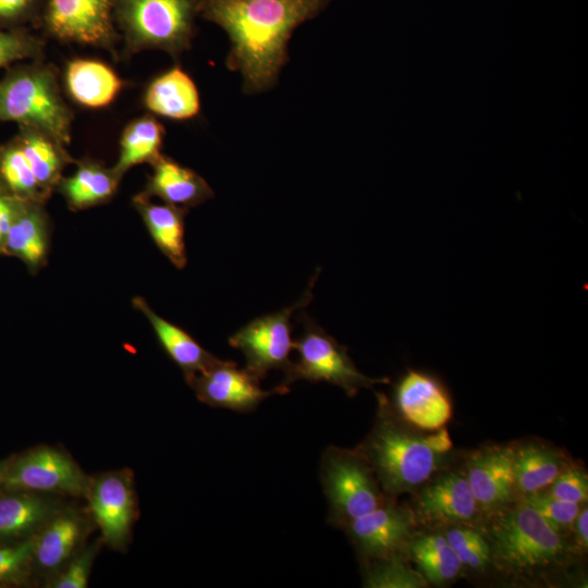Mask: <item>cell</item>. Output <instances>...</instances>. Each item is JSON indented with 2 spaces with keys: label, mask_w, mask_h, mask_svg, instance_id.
Returning <instances> with one entry per match:
<instances>
[{
  "label": "cell",
  "mask_w": 588,
  "mask_h": 588,
  "mask_svg": "<svg viewBox=\"0 0 588 588\" xmlns=\"http://www.w3.org/2000/svg\"><path fill=\"white\" fill-rule=\"evenodd\" d=\"M331 0H199V16L230 40L226 66L242 76L248 95L271 89L287 62L294 30Z\"/></svg>",
  "instance_id": "obj_1"
},
{
  "label": "cell",
  "mask_w": 588,
  "mask_h": 588,
  "mask_svg": "<svg viewBox=\"0 0 588 588\" xmlns=\"http://www.w3.org/2000/svg\"><path fill=\"white\" fill-rule=\"evenodd\" d=\"M373 426L356 448L372 468L387 497L414 493L442 469L453 442L446 430L427 431L401 418L383 393H377Z\"/></svg>",
  "instance_id": "obj_2"
},
{
  "label": "cell",
  "mask_w": 588,
  "mask_h": 588,
  "mask_svg": "<svg viewBox=\"0 0 588 588\" xmlns=\"http://www.w3.org/2000/svg\"><path fill=\"white\" fill-rule=\"evenodd\" d=\"M73 120L52 64L42 59L8 68L0 79V122L39 130L68 146Z\"/></svg>",
  "instance_id": "obj_3"
},
{
  "label": "cell",
  "mask_w": 588,
  "mask_h": 588,
  "mask_svg": "<svg viewBox=\"0 0 588 588\" xmlns=\"http://www.w3.org/2000/svg\"><path fill=\"white\" fill-rule=\"evenodd\" d=\"M487 527L492 561L514 574H532L556 565L566 548L558 534L525 501L492 513Z\"/></svg>",
  "instance_id": "obj_4"
},
{
  "label": "cell",
  "mask_w": 588,
  "mask_h": 588,
  "mask_svg": "<svg viewBox=\"0 0 588 588\" xmlns=\"http://www.w3.org/2000/svg\"><path fill=\"white\" fill-rule=\"evenodd\" d=\"M199 16V0H117L113 21L123 57L160 50L177 59L188 50Z\"/></svg>",
  "instance_id": "obj_5"
},
{
  "label": "cell",
  "mask_w": 588,
  "mask_h": 588,
  "mask_svg": "<svg viewBox=\"0 0 588 588\" xmlns=\"http://www.w3.org/2000/svg\"><path fill=\"white\" fill-rule=\"evenodd\" d=\"M319 478L328 500V522L341 529L389 498L357 449L328 446L321 456Z\"/></svg>",
  "instance_id": "obj_6"
},
{
  "label": "cell",
  "mask_w": 588,
  "mask_h": 588,
  "mask_svg": "<svg viewBox=\"0 0 588 588\" xmlns=\"http://www.w3.org/2000/svg\"><path fill=\"white\" fill-rule=\"evenodd\" d=\"M303 334L294 341L293 348L298 357L284 370L281 384L289 387L298 380L324 381L338 385L352 397L360 389L372 388L377 383H388V378H370L359 371L350 357L347 348L329 335L306 313H301Z\"/></svg>",
  "instance_id": "obj_7"
},
{
  "label": "cell",
  "mask_w": 588,
  "mask_h": 588,
  "mask_svg": "<svg viewBox=\"0 0 588 588\" xmlns=\"http://www.w3.org/2000/svg\"><path fill=\"white\" fill-rule=\"evenodd\" d=\"M90 481L69 453L56 446L37 445L12 456L2 489L86 499Z\"/></svg>",
  "instance_id": "obj_8"
},
{
  "label": "cell",
  "mask_w": 588,
  "mask_h": 588,
  "mask_svg": "<svg viewBox=\"0 0 588 588\" xmlns=\"http://www.w3.org/2000/svg\"><path fill=\"white\" fill-rule=\"evenodd\" d=\"M115 1L47 0L40 28L60 42L103 49L118 59L121 37L113 21Z\"/></svg>",
  "instance_id": "obj_9"
},
{
  "label": "cell",
  "mask_w": 588,
  "mask_h": 588,
  "mask_svg": "<svg viewBox=\"0 0 588 588\" xmlns=\"http://www.w3.org/2000/svg\"><path fill=\"white\" fill-rule=\"evenodd\" d=\"M316 278L317 274L294 305L257 317L229 338V344L244 354L245 369L257 379L266 378L272 369L285 370L291 364L290 354L294 350L291 318L295 310L313 299L311 289Z\"/></svg>",
  "instance_id": "obj_10"
},
{
  "label": "cell",
  "mask_w": 588,
  "mask_h": 588,
  "mask_svg": "<svg viewBox=\"0 0 588 588\" xmlns=\"http://www.w3.org/2000/svg\"><path fill=\"white\" fill-rule=\"evenodd\" d=\"M411 506L388 498L375 510L351 520L343 530L364 563L397 555L407 556V546L416 534Z\"/></svg>",
  "instance_id": "obj_11"
},
{
  "label": "cell",
  "mask_w": 588,
  "mask_h": 588,
  "mask_svg": "<svg viewBox=\"0 0 588 588\" xmlns=\"http://www.w3.org/2000/svg\"><path fill=\"white\" fill-rule=\"evenodd\" d=\"M86 499L88 514L100 529V540L113 550L125 549L137 515L133 474L122 469L91 478Z\"/></svg>",
  "instance_id": "obj_12"
},
{
  "label": "cell",
  "mask_w": 588,
  "mask_h": 588,
  "mask_svg": "<svg viewBox=\"0 0 588 588\" xmlns=\"http://www.w3.org/2000/svg\"><path fill=\"white\" fill-rule=\"evenodd\" d=\"M414 494L411 509L416 524L420 523L429 528L473 525L481 513L464 467L461 470H439Z\"/></svg>",
  "instance_id": "obj_13"
},
{
  "label": "cell",
  "mask_w": 588,
  "mask_h": 588,
  "mask_svg": "<svg viewBox=\"0 0 588 588\" xmlns=\"http://www.w3.org/2000/svg\"><path fill=\"white\" fill-rule=\"evenodd\" d=\"M185 380L200 402L240 413L254 411L273 394L289 392L284 384L262 390L260 380L245 368L240 369L236 363L219 358L207 368L185 377Z\"/></svg>",
  "instance_id": "obj_14"
},
{
  "label": "cell",
  "mask_w": 588,
  "mask_h": 588,
  "mask_svg": "<svg viewBox=\"0 0 588 588\" xmlns=\"http://www.w3.org/2000/svg\"><path fill=\"white\" fill-rule=\"evenodd\" d=\"M390 403L406 422L427 431L443 428L453 413L443 382L430 372L412 368L396 380Z\"/></svg>",
  "instance_id": "obj_15"
},
{
  "label": "cell",
  "mask_w": 588,
  "mask_h": 588,
  "mask_svg": "<svg viewBox=\"0 0 588 588\" xmlns=\"http://www.w3.org/2000/svg\"><path fill=\"white\" fill-rule=\"evenodd\" d=\"M465 474L483 514H490L515 497V445H490L473 452Z\"/></svg>",
  "instance_id": "obj_16"
},
{
  "label": "cell",
  "mask_w": 588,
  "mask_h": 588,
  "mask_svg": "<svg viewBox=\"0 0 588 588\" xmlns=\"http://www.w3.org/2000/svg\"><path fill=\"white\" fill-rule=\"evenodd\" d=\"M89 520L78 511L62 506L36 536L33 569L47 581L84 547Z\"/></svg>",
  "instance_id": "obj_17"
},
{
  "label": "cell",
  "mask_w": 588,
  "mask_h": 588,
  "mask_svg": "<svg viewBox=\"0 0 588 588\" xmlns=\"http://www.w3.org/2000/svg\"><path fill=\"white\" fill-rule=\"evenodd\" d=\"M49 248L50 222L45 204L20 199L3 255L17 258L34 274L47 265Z\"/></svg>",
  "instance_id": "obj_18"
},
{
  "label": "cell",
  "mask_w": 588,
  "mask_h": 588,
  "mask_svg": "<svg viewBox=\"0 0 588 588\" xmlns=\"http://www.w3.org/2000/svg\"><path fill=\"white\" fill-rule=\"evenodd\" d=\"M50 494L3 490L0 492V543H15L36 536L62 507Z\"/></svg>",
  "instance_id": "obj_19"
},
{
  "label": "cell",
  "mask_w": 588,
  "mask_h": 588,
  "mask_svg": "<svg viewBox=\"0 0 588 588\" xmlns=\"http://www.w3.org/2000/svg\"><path fill=\"white\" fill-rule=\"evenodd\" d=\"M151 174L140 194L160 198L164 204L188 209L213 197L207 181L194 170L161 155L152 164Z\"/></svg>",
  "instance_id": "obj_20"
},
{
  "label": "cell",
  "mask_w": 588,
  "mask_h": 588,
  "mask_svg": "<svg viewBox=\"0 0 588 588\" xmlns=\"http://www.w3.org/2000/svg\"><path fill=\"white\" fill-rule=\"evenodd\" d=\"M143 105L150 114L186 121L199 114L200 96L191 75L180 65H174L147 84Z\"/></svg>",
  "instance_id": "obj_21"
},
{
  "label": "cell",
  "mask_w": 588,
  "mask_h": 588,
  "mask_svg": "<svg viewBox=\"0 0 588 588\" xmlns=\"http://www.w3.org/2000/svg\"><path fill=\"white\" fill-rule=\"evenodd\" d=\"M63 85L69 97L77 105L101 109L114 101L124 81L103 61L74 58L64 68Z\"/></svg>",
  "instance_id": "obj_22"
},
{
  "label": "cell",
  "mask_w": 588,
  "mask_h": 588,
  "mask_svg": "<svg viewBox=\"0 0 588 588\" xmlns=\"http://www.w3.org/2000/svg\"><path fill=\"white\" fill-rule=\"evenodd\" d=\"M132 205L158 249L177 269H183L187 262L184 234L188 209L156 204L140 193L133 196Z\"/></svg>",
  "instance_id": "obj_23"
},
{
  "label": "cell",
  "mask_w": 588,
  "mask_h": 588,
  "mask_svg": "<svg viewBox=\"0 0 588 588\" xmlns=\"http://www.w3.org/2000/svg\"><path fill=\"white\" fill-rule=\"evenodd\" d=\"M76 169L62 176L56 191L73 211L85 210L108 203L118 192L121 177L113 168L85 158L75 161Z\"/></svg>",
  "instance_id": "obj_24"
},
{
  "label": "cell",
  "mask_w": 588,
  "mask_h": 588,
  "mask_svg": "<svg viewBox=\"0 0 588 588\" xmlns=\"http://www.w3.org/2000/svg\"><path fill=\"white\" fill-rule=\"evenodd\" d=\"M132 304L146 317L161 347L182 369L184 377L207 368L218 359L183 328L159 316L145 298L135 296Z\"/></svg>",
  "instance_id": "obj_25"
},
{
  "label": "cell",
  "mask_w": 588,
  "mask_h": 588,
  "mask_svg": "<svg viewBox=\"0 0 588 588\" xmlns=\"http://www.w3.org/2000/svg\"><path fill=\"white\" fill-rule=\"evenodd\" d=\"M19 142L44 194L49 198L61 180L62 172L75 163L66 146L39 130L19 126L14 136Z\"/></svg>",
  "instance_id": "obj_26"
},
{
  "label": "cell",
  "mask_w": 588,
  "mask_h": 588,
  "mask_svg": "<svg viewBox=\"0 0 588 588\" xmlns=\"http://www.w3.org/2000/svg\"><path fill=\"white\" fill-rule=\"evenodd\" d=\"M567 465L566 456L549 444L515 445V493L524 498L547 489Z\"/></svg>",
  "instance_id": "obj_27"
},
{
  "label": "cell",
  "mask_w": 588,
  "mask_h": 588,
  "mask_svg": "<svg viewBox=\"0 0 588 588\" xmlns=\"http://www.w3.org/2000/svg\"><path fill=\"white\" fill-rule=\"evenodd\" d=\"M166 131L154 114H144L132 120L120 137L119 156L112 166L122 179L135 166L152 164L162 155Z\"/></svg>",
  "instance_id": "obj_28"
},
{
  "label": "cell",
  "mask_w": 588,
  "mask_h": 588,
  "mask_svg": "<svg viewBox=\"0 0 588 588\" xmlns=\"http://www.w3.org/2000/svg\"><path fill=\"white\" fill-rule=\"evenodd\" d=\"M406 553L428 584H448L460 575L463 567L442 532H416Z\"/></svg>",
  "instance_id": "obj_29"
},
{
  "label": "cell",
  "mask_w": 588,
  "mask_h": 588,
  "mask_svg": "<svg viewBox=\"0 0 588 588\" xmlns=\"http://www.w3.org/2000/svg\"><path fill=\"white\" fill-rule=\"evenodd\" d=\"M0 177L7 192L19 199L44 204L49 199L15 137L0 145Z\"/></svg>",
  "instance_id": "obj_30"
},
{
  "label": "cell",
  "mask_w": 588,
  "mask_h": 588,
  "mask_svg": "<svg viewBox=\"0 0 588 588\" xmlns=\"http://www.w3.org/2000/svg\"><path fill=\"white\" fill-rule=\"evenodd\" d=\"M364 586L371 588H425L429 584L406 555L364 563Z\"/></svg>",
  "instance_id": "obj_31"
},
{
  "label": "cell",
  "mask_w": 588,
  "mask_h": 588,
  "mask_svg": "<svg viewBox=\"0 0 588 588\" xmlns=\"http://www.w3.org/2000/svg\"><path fill=\"white\" fill-rule=\"evenodd\" d=\"M441 530L463 566L482 569L492 561L486 534L473 525H454Z\"/></svg>",
  "instance_id": "obj_32"
},
{
  "label": "cell",
  "mask_w": 588,
  "mask_h": 588,
  "mask_svg": "<svg viewBox=\"0 0 588 588\" xmlns=\"http://www.w3.org/2000/svg\"><path fill=\"white\" fill-rule=\"evenodd\" d=\"M46 41L29 28H0V69L30 60H42Z\"/></svg>",
  "instance_id": "obj_33"
},
{
  "label": "cell",
  "mask_w": 588,
  "mask_h": 588,
  "mask_svg": "<svg viewBox=\"0 0 588 588\" xmlns=\"http://www.w3.org/2000/svg\"><path fill=\"white\" fill-rule=\"evenodd\" d=\"M36 536L21 542L0 543V584H22L27 579L33 569Z\"/></svg>",
  "instance_id": "obj_34"
},
{
  "label": "cell",
  "mask_w": 588,
  "mask_h": 588,
  "mask_svg": "<svg viewBox=\"0 0 588 588\" xmlns=\"http://www.w3.org/2000/svg\"><path fill=\"white\" fill-rule=\"evenodd\" d=\"M561 536L568 532L579 513L580 504L563 501L550 495L546 490L523 498ZM584 505V504H583Z\"/></svg>",
  "instance_id": "obj_35"
},
{
  "label": "cell",
  "mask_w": 588,
  "mask_h": 588,
  "mask_svg": "<svg viewBox=\"0 0 588 588\" xmlns=\"http://www.w3.org/2000/svg\"><path fill=\"white\" fill-rule=\"evenodd\" d=\"M101 542L100 540V542L84 546L58 574L46 583V587L86 588Z\"/></svg>",
  "instance_id": "obj_36"
},
{
  "label": "cell",
  "mask_w": 588,
  "mask_h": 588,
  "mask_svg": "<svg viewBox=\"0 0 588 588\" xmlns=\"http://www.w3.org/2000/svg\"><path fill=\"white\" fill-rule=\"evenodd\" d=\"M47 0H0V28L41 27Z\"/></svg>",
  "instance_id": "obj_37"
},
{
  "label": "cell",
  "mask_w": 588,
  "mask_h": 588,
  "mask_svg": "<svg viewBox=\"0 0 588 588\" xmlns=\"http://www.w3.org/2000/svg\"><path fill=\"white\" fill-rule=\"evenodd\" d=\"M544 490L556 499L580 505L586 504L588 499L587 471L578 465L568 463Z\"/></svg>",
  "instance_id": "obj_38"
},
{
  "label": "cell",
  "mask_w": 588,
  "mask_h": 588,
  "mask_svg": "<svg viewBox=\"0 0 588 588\" xmlns=\"http://www.w3.org/2000/svg\"><path fill=\"white\" fill-rule=\"evenodd\" d=\"M20 199L9 193H0V255H3L5 238Z\"/></svg>",
  "instance_id": "obj_39"
},
{
  "label": "cell",
  "mask_w": 588,
  "mask_h": 588,
  "mask_svg": "<svg viewBox=\"0 0 588 588\" xmlns=\"http://www.w3.org/2000/svg\"><path fill=\"white\" fill-rule=\"evenodd\" d=\"M572 529L577 544L586 551L588 548V509L586 504L581 505Z\"/></svg>",
  "instance_id": "obj_40"
},
{
  "label": "cell",
  "mask_w": 588,
  "mask_h": 588,
  "mask_svg": "<svg viewBox=\"0 0 588 588\" xmlns=\"http://www.w3.org/2000/svg\"><path fill=\"white\" fill-rule=\"evenodd\" d=\"M12 460V456L5 460L0 461V490L2 489L3 480L7 474V469Z\"/></svg>",
  "instance_id": "obj_41"
},
{
  "label": "cell",
  "mask_w": 588,
  "mask_h": 588,
  "mask_svg": "<svg viewBox=\"0 0 588 588\" xmlns=\"http://www.w3.org/2000/svg\"><path fill=\"white\" fill-rule=\"evenodd\" d=\"M0 193H8L0 177Z\"/></svg>",
  "instance_id": "obj_42"
}]
</instances>
